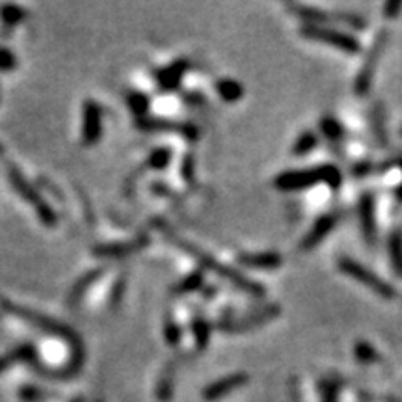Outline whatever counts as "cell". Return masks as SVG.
I'll return each instance as SVG.
<instances>
[{
    "instance_id": "1",
    "label": "cell",
    "mask_w": 402,
    "mask_h": 402,
    "mask_svg": "<svg viewBox=\"0 0 402 402\" xmlns=\"http://www.w3.org/2000/svg\"><path fill=\"white\" fill-rule=\"evenodd\" d=\"M0 305H2L8 313L17 315L19 319L26 320V322H30V324H34V326H38V328L47 332V334L65 339V341H67V343L71 344L75 350H77V354H82V344H80L82 341H80V337L77 335V332L67 328L65 324L50 319V317H45V315L38 313V311H32V309H26V308H21V305L11 304V302H8V300H4V298L0 300Z\"/></svg>"
},
{
    "instance_id": "2",
    "label": "cell",
    "mask_w": 402,
    "mask_h": 402,
    "mask_svg": "<svg viewBox=\"0 0 402 402\" xmlns=\"http://www.w3.org/2000/svg\"><path fill=\"white\" fill-rule=\"evenodd\" d=\"M157 227L158 229L162 231V233H166V237L170 239V241L173 242L175 246H179V248H183V250L187 251L188 255H192L194 259L200 263L203 268H207V270H212V272H216V274H220V276H226V278H229L231 281H235V285H241L242 289H246V290H250V293H255L257 290V287H255L251 281H248L244 278V276H241V274H237V272H233V270H229L227 266H224V265H220L218 261L214 259V257H211L209 254H205V251H201L200 248H196V246H192L190 242H187V241H183L181 237H177L175 233H173L170 227L164 224V222H161V220H157Z\"/></svg>"
},
{
    "instance_id": "3",
    "label": "cell",
    "mask_w": 402,
    "mask_h": 402,
    "mask_svg": "<svg viewBox=\"0 0 402 402\" xmlns=\"http://www.w3.org/2000/svg\"><path fill=\"white\" fill-rule=\"evenodd\" d=\"M8 177H10V183L13 185L15 190L19 192L21 196L25 197L28 203H32V205L36 207V214H38V218H40L43 226L54 227L58 224L56 212H54L49 203L40 196V192L30 185L28 179L21 173L19 168L13 166V164H8Z\"/></svg>"
},
{
    "instance_id": "4",
    "label": "cell",
    "mask_w": 402,
    "mask_h": 402,
    "mask_svg": "<svg viewBox=\"0 0 402 402\" xmlns=\"http://www.w3.org/2000/svg\"><path fill=\"white\" fill-rule=\"evenodd\" d=\"M339 183V172L335 168H317V170H308V172H289L278 177L276 185L281 190H296V188H304L309 185H317V183Z\"/></svg>"
},
{
    "instance_id": "5",
    "label": "cell",
    "mask_w": 402,
    "mask_h": 402,
    "mask_svg": "<svg viewBox=\"0 0 402 402\" xmlns=\"http://www.w3.org/2000/svg\"><path fill=\"white\" fill-rule=\"evenodd\" d=\"M103 133V119H101V108L94 99H86L82 108V143L94 146Z\"/></svg>"
},
{
    "instance_id": "6",
    "label": "cell",
    "mask_w": 402,
    "mask_h": 402,
    "mask_svg": "<svg viewBox=\"0 0 402 402\" xmlns=\"http://www.w3.org/2000/svg\"><path fill=\"white\" fill-rule=\"evenodd\" d=\"M341 270L343 272H347V274L350 276V278H354V280L362 281L363 285H367V287H371V289L374 290V293H378L380 296H393V289L389 287L388 283H384L378 276L371 274L369 270H365V266L358 265V263H354L352 259H343L341 263Z\"/></svg>"
},
{
    "instance_id": "7",
    "label": "cell",
    "mask_w": 402,
    "mask_h": 402,
    "mask_svg": "<svg viewBox=\"0 0 402 402\" xmlns=\"http://www.w3.org/2000/svg\"><path fill=\"white\" fill-rule=\"evenodd\" d=\"M149 242L151 239L148 235H138L136 239L127 242H108V244L94 246V254L97 257H125V255L143 250L146 246H149Z\"/></svg>"
},
{
    "instance_id": "8",
    "label": "cell",
    "mask_w": 402,
    "mask_h": 402,
    "mask_svg": "<svg viewBox=\"0 0 402 402\" xmlns=\"http://www.w3.org/2000/svg\"><path fill=\"white\" fill-rule=\"evenodd\" d=\"M309 38H315L319 41H326V43L334 45L337 49L347 50V53H358L359 43L354 38L347 34H341V32H335V30H326L320 28V26H311V28H305L304 32Z\"/></svg>"
},
{
    "instance_id": "9",
    "label": "cell",
    "mask_w": 402,
    "mask_h": 402,
    "mask_svg": "<svg viewBox=\"0 0 402 402\" xmlns=\"http://www.w3.org/2000/svg\"><path fill=\"white\" fill-rule=\"evenodd\" d=\"M138 127L142 131H179L190 140H196L197 138V129L190 123H173V121H166L162 118H140L138 119Z\"/></svg>"
},
{
    "instance_id": "10",
    "label": "cell",
    "mask_w": 402,
    "mask_h": 402,
    "mask_svg": "<svg viewBox=\"0 0 402 402\" xmlns=\"http://www.w3.org/2000/svg\"><path fill=\"white\" fill-rule=\"evenodd\" d=\"M188 60H177L173 64L166 65V67L158 69L157 73H155V79H157L158 86L162 89H166V92H172L175 89L183 80V75L187 73L188 69Z\"/></svg>"
},
{
    "instance_id": "11",
    "label": "cell",
    "mask_w": 402,
    "mask_h": 402,
    "mask_svg": "<svg viewBox=\"0 0 402 402\" xmlns=\"http://www.w3.org/2000/svg\"><path fill=\"white\" fill-rule=\"evenodd\" d=\"M103 276V268H97V270H92V272H88V274H84L82 278H80L77 283L71 287V290H69L67 295V305L69 308H73V305H77L82 300V296L86 295V290L92 287V285L95 283V281L99 280Z\"/></svg>"
},
{
    "instance_id": "12",
    "label": "cell",
    "mask_w": 402,
    "mask_h": 402,
    "mask_svg": "<svg viewBox=\"0 0 402 402\" xmlns=\"http://www.w3.org/2000/svg\"><path fill=\"white\" fill-rule=\"evenodd\" d=\"M242 265L257 266V268H276L281 265V257L278 254H244L239 257Z\"/></svg>"
},
{
    "instance_id": "13",
    "label": "cell",
    "mask_w": 402,
    "mask_h": 402,
    "mask_svg": "<svg viewBox=\"0 0 402 402\" xmlns=\"http://www.w3.org/2000/svg\"><path fill=\"white\" fill-rule=\"evenodd\" d=\"M172 158V151L168 148H158L151 153L148 157V161L143 162V166L134 173L133 177H136L138 173H142L143 170H162V168L168 166V162Z\"/></svg>"
},
{
    "instance_id": "14",
    "label": "cell",
    "mask_w": 402,
    "mask_h": 402,
    "mask_svg": "<svg viewBox=\"0 0 402 402\" xmlns=\"http://www.w3.org/2000/svg\"><path fill=\"white\" fill-rule=\"evenodd\" d=\"M34 356H36L34 347H30V344H21V347H17V349H13L11 352H8L6 356L0 358V371L15 362H23V359H25V362H30Z\"/></svg>"
},
{
    "instance_id": "15",
    "label": "cell",
    "mask_w": 402,
    "mask_h": 402,
    "mask_svg": "<svg viewBox=\"0 0 402 402\" xmlns=\"http://www.w3.org/2000/svg\"><path fill=\"white\" fill-rule=\"evenodd\" d=\"M216 92L220 94L222 99H226V101H237V99L242 97V86L237 82V80H231V79L218 80V84H216Z\"/></svg>"
},
{
    "instance_id": "16",
    "label": "cell",
    "mask_w": 402,
    "mask_h": 402,
    "mask_svg": "<svg viewBox=\"0 0 402 402\" xmlns=\"http://www.w3.org/2000/svg\"><path fill=\"white\" fill-rule=\"evenodd\" d=\"M334 226H335L334 216H326V218H322V220H320L319 224L315 226V229L309 233L308 239H305V244H304L305 248H311V246L317 244V242H319L320 239H322V237L326 235V233H328V231L332 229Z\"/></svg>"
},
{
    "instance_id": "17",
    "label": "cell",
    "mask_w": 402,
    "mask_h": 402,
    "mask_svg": "<svg viewBox=\"0 0 402 402\" xmlns=\"http://www.w3.org/2000/svg\"><path fill=\"white\" fill-rule=\"evenodd\" d=\"M127 103L129 108H131V110L138 116V119L146 118V112H148L149 108L148 95L140 94V92H133V94L127 95Z\"/></svg>"
},
{
    "instance_id": "18",
    "label": "cell",
    "mask_w": 402,
    "mask_h": 402,
    "mask_svg": "<svg viewBox=\"0 0 402 402\" xmlns=\"http://www.w3.org/2000/svg\"><path fill=\"white\" fill-rule=\"evenodd\" d=\"M201 283H203V274H201V272H192L181 283H177L175 287H173V293H175V295H187V293L196 290Z\"/></svg>"
},
{
    "instance_id": "19",
    "label": "cell",
    "mask_w": 402,
    "mask_h": 402,
    "mask_svg": "<svg viewBox=\"0 0 402 402\" xmlns=\"http://www.w3.org/2000/svg\"><path fill=\"white\" fill-rule=\"evenodd\" d=\"M0 19L4 21L6 25H17L25 19V10L15 4H4L0 8Z\"/></svg>"
},
{
    "instance_id": "20",
    "label": "cell",
    "mask_w": 402,
    "mask_h": 402,
    "mask_svg": "<svg viewBox=\"0 0 402 402\" xmlns=\"http://www.w3.org/2000/svg\"><path fill=\"white\" fill-rule=\"evenodd\" d=\"M194 335H196V343L200 349L207 347L209 337H211V328H209V324L201 319V317H197V319L194 320Z\"/></svg>"
},
{
    "instance_id": "21",
    "label": "cell",
    "mask_w": 402,
    "mask_h": 402,
    "mask_svg": "<svg viewBox=\"0 0 402 402\" xmlns=\"http://www.w3.org/2000/svg\"><path fill=\"white\" fill-rule=\"evenodd\" d=\"M164 337L170 344H177L179 343V339H181V326L172 319V317H168L164 320Z\"/></svg>"
},
{
    "instance_id": "22",
    "label": "cell",
    "mask_w": 402,
    "mask_h": 402,
    "mask_svg": "<svg viewBox=\"0 0 402 402\" xmlns=\"http://www.w3.org/2000/svg\"><path fill=\"white\" fill-rule=\"evenodd\" d=\"M13 67H17L15 54L6 47H0V71H11Z\"/></svg>"
},
{
    "instance_id": "23",
    "label": "cell",
    "mask_w": 402,
    "mask_h": 402,
    "mask_svg": "<svg viewBox=\"0 0 402 402\" xmlns=\"http://www.w3.org/2000/svg\"><path fill=\"white\" fill-rule=\"evenodd\" d=\"M315 142H317V140H315V136L311 133H305L304 136L300 138V142L296 143V149H295V153H300V155H302V153H308L309 149L313 148L315 146Z\"/></svg>"
},
{
    "instance_id": "24",
    "label": "cell",
    "mask_w": 402,
    "mask_h": 402,
    "mask_svg": "<svg viewBox=\"0 0 402 402\" xmlns=\"http://www.w3.org/2000/svg\"><path fill=\"white\" fill-rule=\"evenodd\" d=\"M241 380H242V376H231V378H227L226 382L216 384L214 388H211V395H212V397H214V395H218V393L227 391V389H229L231 386H237V384H241Z\"/></svg>"
},
{
    "instance_id": "25",
    "label": "cell",
    "mask_w": 402,
    "mask_h": 402,
    "mask_svg": "<svg viewBox=\"0 0 402 402\" xmlns=\"http://www.w3.org/2000/svg\"><path fill=\"white\" fill-rule=\"evenodd\" d=\"M123 289H125V280H119L118 283L114 285V290H112V300H110V302H112V305H116L119 302V300H121V295H123Z\"/></svg>"
}]
</instances>
